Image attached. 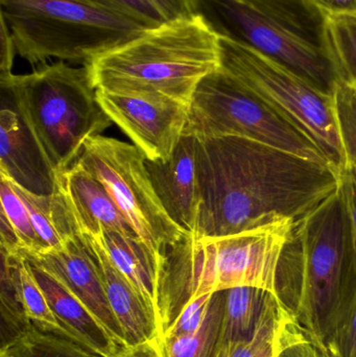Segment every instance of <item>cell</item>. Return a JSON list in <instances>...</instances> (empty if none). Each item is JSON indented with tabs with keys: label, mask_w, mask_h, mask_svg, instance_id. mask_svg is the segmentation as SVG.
<instances>
[{
	"label": "cell",
	"mask_w": 356,
	"mask_h": 357,
	"mask_svg": "<svg viewBox=\"0 0 356 357\" xmlns=\"http://www.w3.org/2000/svg\"><path fill=\"white\" fill-rule=\"evenodd\" d=\"M276 357H330L325 348L294 325Z\"/></svg>",
	"instance_id": "cell-33"
},
{
	"label": "cell",
	"mask_w": 356,
	"mask_h": 357,
	"mask_svg": "<svg viewBox=\"0 0 356 357\" xmlns=\"http://www.w3.org/2000/svg\"><path fill=\"white\" fill-rule=\"evenodd\" d=\"M0 317H1V346L10 345L33 324L27 319L19 299L12 268L8 256L1 252V275H0Z\"/></svg>",
	"instance_id": "cell-27"
},
{
	"label": "cell",
	"mask_w": 356,
	"mask_h": 357,
	"mask_svg": "<svg viewBox=\"0 0 356 357\" xmlns=\"http://www.w3.org/2000/svg\"><path fill=\"white\" fill-rule=\"evenodd\" d=\"M215 357H228V346H223Z\"/></svg>",
	"instance_id": "cell-39"
},
{
	"label": "cell",
	"mask_w": 356,
	"mask_h": 357,
	"mask_svg": "<svg viewBox=\"0 0 356 357\" xmlns=\"http://www.w3.org/2000/svg\"><path fill=\"white\" fill-rule=\"evenodd\" d=\"M0 86L56 176L77 160L88 139L112 126L86 66L46 63L25 75H0Z\"/></svg>",
	"instance_id": "cell-6"
},
{
	"label": "cell",
	"mask_w": 356,
	"mask_h": 357,
	"mask_svg": "<svg viewBox=\"0 0 356 357\" xmlns=\"http://www.w3.org/2000/svg\"><path fill=\"white\" fill-rule=\"evenodd\" d=\"M56 189L77 232L98 236L102 231H116L139 238L104 184L77 161L56 176Z\"/></svg>",
	"instance_id": "cell-13"
},
{
	"label": "cell",
	"mask_w": 356,
	"mask_h": 357,
	"mask_svg": "<svg viewBox=\"0 0 356 357\" xmlns=\"http://www.w3.org/2000/svg\"><path fill=\"white\" fill-rule=\"evenodd\" d=\"M98 102L113 123L148 160L165 161L184 136L189 105L161 96L96 90Z\"/></svg>",
	"instance_id": "cell-11"
},
{
	"label": "cell",
	"mask_w": 356,
	"mask_h": 357,
	"mask_svg": "<svg viewBox=\"0 0 356 357\" xmlns=\"http://www.w3.org/2000/svg\"><path fill=\"white\" fill-rule=\"evenodd\" d=\"M79 234L100 268L109 304L123 331L127 348L157 340L160 343V327L156 310L115 268L95 237L84 233Z\"/></svg>",
	"instance_id": "cell-15"
},
{
	"label": "cell",
	"mask_w": 356,
	"mask_h": 357,
	"mask_svg": "<svg viewBox=\"0 0 356 357\" xmlns=\"http://www.w3.org/2000/svg\"><path fill=\"white\" fill-rule=\"evenodd\" d=\"M184 135L198 139L226 136L247 138L328 165L338 172L307 133L221 67L209 73L196 87Z\"/></svg>",
	"instance_id": "cell-9"
},
{
	"label": "cell",
	"mask_w": 356,
	"mask_h": 357,
	"mask_svg": "<svg viewBox=\"0 0 356 357\" xmlns=\"http://www.w3.org/2000/svg\"><path fill=\"white\" fill-rule=\"evenodd\" d=\"M339 193L342 197L348 216L349 231L353 245V259L356 271V167L346 165L340 174Z\"/></svg>",
	"instance_id": "cell-32"
},
{
	"label": "cell",
	"mask_w": 356,
	"mask_h": 357,
	"mask_svg": "<svg viewBox=\"0 0 356 357\" xmlns=\"http://www.w3.org/2000/svg\"><path fill=\"white\" fill-rule=\"evenodd\" d=\"M167 20L192 16L189 0H153Z\"/></svg>",
	"instance_id": "cell-35"
},
{
	"label": "cell",
	"mask_w": 356,
	"mask_h": 357,
	"mask_svg": "<svg viewBox=\"0 0 356 357\" xmlns=\"http://www.w3.org/2000/svg\"><path fill=\"white\" fill-rule=\"evenodd\" d=\"M330 357H356V299L342 326L325 346Z\"/></svg>",
	"instance_id": "cell-31"
},
{
	"label": "cell",
	"mask_w": 356,
	"mask_h": 357,
	"mask_svg": "<svg viewBox=\"0 0 356 357\" xmlns=\"http://www.w3.org/2000/svg\"><path fill=\"white\" fill-rule=\"evenodd\" d=\"M17 54L33 68L49 59L83 66L148 26L90 0H0Z\"/></svg>",
	"instance_id": "cell-7"
},
{
	"label": "cell",
	"mask_w": 356,
	"mask_h": 357,
	"mask_svg": "<svg viewBox=\"0 0 356 357\" xmlns=\"http://www.w3.org/2000/svg\"><path fill=\"white\" fill-rule=\"evenodd\" d=\"M272 294L274 293L267 289L253 287L225 289L223 345L229 347L252 337Z\"/></svg>",
	"instance_id": "cell-20"
},
{
	"label": "cell",
	"mask_w": 356,
	"mask_h": 357,
	"mask_svg": "<svg viewBox=\"0 0 356 357\" xmlns=\"http://www.w3.org/2000/svg\"><path fill=\"white\" fill-rule=\"evenodd\" d=\"M8 347L13 357H105L72 340L39 331L33 325Z\"/></svg>",
	"instance_id": "cell-24"
},
{
	"label": "cell",
	"mask_w": 356,
	"mask_h": 357,
	"mask_svg": "<svg viewBox=\"0 0 356 357\" xmlns=\"http://www.w3.org/2000/svg\"><path fill=\"white\" fill-rule=\"evenodd\" d=\"M219 67L307 133L341 174L346 155L334 91L328 92L261 52L219 38Z\"/></svg>",
	"instance_id": "cell-8"
},
{
	"label": "cell",
	"mask_w": 356,
	"mask_h": 357,
	"mask_svg": "<svg viewBox=\"0 0 356 357\" xmlns=\"http://www.w3.org/2000/svg\"><path fill=\"white\" fill-rule=\"evenodd\" d=\"M219 38L252 48L321 89L338 82L328 43V14L311 0H189Z\"/></svg>",
	"instance_id": "cell-5"
},
{
	"label": "cell",
	"mask_w": 356,
	"mask_h": 357,
	"mask_svg": "<svg viewBox=\"0 0 356 357\" xmlns=\"http://www.w3.org/2000/svg\"><path fill=\"white\" fill-rule=\"evenodd\" d=\"M219 63V38L192 15L148 29L86 67L96 90L190 105L199 84Z\"/></svg>",
	"instance_id": "cell-3"
},
{
	"label": "cell",
	"mask_w": 356,
	"mask_h": 357,
	"mask_svg": "<svg viewBox=\"0 0 356 357\" xmlns=\"http://www.w3.org/2000/svg\"><path fill=\"white\" fill-rule=\"evenodd\" d=\"M121 357H163L160 343L157 341L148 342L135 347L125 348Z\"/></svg>",
	"instance_id": "cell-37"
},
{
	"label": "cell",
	"mask_w": 356,
	"mask_h": 357,
	"mask_svg": "<svg viewBox=\"0 0 356 357\" xmlns=\"http://www.w3.org/2000/svg\"><path fill=\"white\" fill-rule=\"evenodd\" d=\"M0 357H13L10 348L8 346L0 347Z\"/></svg>",
	"instance_id": "cell-38"
},
{
	"label": "cell",
	"mask_w": 356,
	"mask_h": 357,
	"mask_svg": "<svg viewBox=\"0 0 356 357\" xmlns=\"http://www.w3.org/2000/svg\"><path fill=\"white\" fill-rule=\"evenodd\" d=\"M146 165L165 211L192 236L200 206L196 137L184 135L171 158L165 161L146 159Z\"/></svg>",
	"instance_id": "cell-14"
},
{
	"label": "cell",
	"mask_w": 356,
	"mask_h": 357,
	"mask_svg": "<svg viewBox=\"0 0 356 357\" xmlns=\"http://www.w3.org/2000/svg\"><path fill=\"white\" fill-rule=\"evenodd\" d=\"M4 254L8 256L10 261L19 299L31 324L39 331L70 339L68 333L56 320L45 295L31 272V266L23 257L22 254L19 253L18 255L13 256Z\"/></svg>",
	"instance_id": "cell-23"
},
{
	"label": "cell",
	"mask_w": 356,
	"mask_h": 357,
	"mask_svg": "<svg viewBox=\"0 0 356 357\" xmlns=\"http://www.w3.org/2000/svg\"><path fill=\"white\" fill-rule=\"evenodd\" d=\"M296 224L276 222L198 241L189 236L176 245L167 254L159 294L161 337L182 308L201 296L238 287L275 294L280 258Z\"/></svg>",
	"instance_id": "cell-4"
},
{
	"label": "cell",
	"mask_w": 356,
	"mask_h": 357,
	"mask_svg": "<svg viewBox=\"0 0 356 357\" xmlns=\"http://www.w3.org/2000/svg\"><path fill=\"white\" fill-rule=\"evenodd\" d=\"M275 295L294 324L325 348L356 299L348 216L340 193L299 220L284 247Z\"/></svg>",
	"instance_id": "cell-2"
},
{
	"label": "cell",
	"mask_w": 356,
	"mask_h": 357,
	"mask_svg": "<svg viewBox=\"0 0 356 357\" xmlns=\"http://www.w3.org/2000/svg\"><path fill=\"white\" fill-rule=\"evenodd\" d=\"M146 159L134 144L98 135L86 142L77 161L104 184L138 237L167 262L169 252L190 235L165 211Z\"/></svg>",
	"instance_id": "cell-10"
},
{
	"label": "cell",
	"mask_w": 356,
	"mask_h": 357,
	"mask_svg": "<svg viewBox=\"0 0 356 357\" xmlns=\"http://www.w3.org/2000/svg\"><path fill=\"white\" fill-rule=\"evenodd\" d=\"M0 174L40 195L56 191V175L16 110L0 112Z\"/></svg>",
	"instance_id": "cell-16"
},
{
	"label": "cell",
	"mask_w": 356,
	"mask_h": 357,
	"mask_svg": "<svg viewBox=\"0 0 356 357\" xmlns=\"http://www.w3.org/2000/svg\"><path fill=\"white\" fill-rule=\"evenodd\" d=\"M334 100L346 165L356 167V84L339 79Z\"/></svg>",
	"instance_id": "cell-28"
},
{
	"label": "cell",
	"mask_w": 356,
	"mask_h": 357,
	"mask_svg": "<svg viewBox=\"0 0 356 357\" xmlns=\"http://www.w3.org/2000/svg\"><path fill=\"white\" fill-rule=\"evenodd\" d=\"M327 31L338 81L356 84V14L328 15Z\"/></svg>",
	"instance_id": "cell-26"
},
{
	"label": "cell",
	"mask_w": 356,
	"mask_h": 357,
	"mask_svg": "<svg viewBox=\"0 0 356 357\" xmlns=\"http://www.w3.org/2000/svg\"><path fill=\"white\" fill-rule=\"evenodd\" d=\"M90 1L123 13L144 23L148 29L159 26L169 21L153 0H90Z\"/></svg>",
	"instance_id": "cell-30"
},
{
	"label": "cell",
	"mask_w": 356,
	"mask_h": 357,
	"mask_svg": "<svg viewBox=\"0 0 356 357\" xmlns=\"http://www.w3.org/2000/svg\"><path fill=\"white\" fill-rule=\"evenodd\" d=\"M23 257L58 279L83 302L111 335L127 348L123 331L109 304L100 268L79 232L62 250Z\"/></svg>",
	"instance_id": "cell-12"
},
{
	"label": "cell",
	"mask_w": 356,
	"mask_h": 357,
	"mask_svg": "<svg viewBox=\"0 0 356 357\" xmlns=\"http://www.w3.org/2000/svg\"><path fill=\"white\" fill-rule=\"evenodd\" d=\"M294 325L275 294H272L254 335L230 345L228 357H276Z\"/></svg>",
	"instance_id": "cell-21"
},
{
	"label": "cell",
	"mask_w": 356,
	"mask_h": 357,
	"mask_svg": "<svg viewBox=\"0 0 356 357\" xmlns=\"http://www.w3.org/2000/svg\"><path fill=\"white\" fill-rule=\"evenodd\" d=\"M1 216L10 224L18 239L20 253L24 256H38L43 253V248L31 222L29 208L25 205L14 184L1 176L0 183Z\"/></svg>",
	"instance_id": "cell-25"
},
{
	"label": "cell",
	"mask_w": 356,
	"mask_h": 357,
	"mask_svg": "<svg viewBox=\"0 0 356 357\" xmlns=\"http://www.w3.org/2000/svg\"><path fill=\"white\" fill-rule=\"evenodd\" d=\"M200 206L194 241L298 222L340 188V174L247 139L196 138Z\"/></svg>",
	"instance_id": "cell-1"
},
{
	"label": "cell",
	"mask_w": 356,
	"mask_h": 357,
	"mask_svg": "<svg viewBox=\"0 0 356 357\" xmlns=\"http://www.w3.org/2000/svg\"><path fill=\"white\" fill-rule=\"evenodd\" d=\"M14 186L29 208L31 222L43 248L42 254L62 250L77 230L59 191L56 189L52 195H40L18 185Z\"/></svg>",
	"instance_id": "cell-19"
},
{
	"label": "cell",
	"mask_w": 356,
	"mask_h": 357,
	"mask_svg": "<svg viewBox=\"0 0 356 357\" xmlns=\"http://www.w3.org/2000/svg\"><path fill=\"white\" fill-rule=\"evenodd\" d=\"M328 15L356 14V0H311Z\"/></svg>",
	"instance_id": "cell-36"
},
{
	"label": "cell",
	"mask_w": 356,
	"mask_h": 357,
	"mask_svg": "<svg viewBox=\"0 0 356 357\" xmlns=\"http://www.w3.org/2000/svg\"><path fill=\"white\" fill-rule=\"evenodd\" d=\"M211 295L201 296L196 299L190 300L180 312L179 316L176 319L173 324L169 327V331L164 333L161 345L167 340L175 339V337H185V335H192L199 331L206 318L207 312H208L209 302H210Z\"/></svg>",
	"instance_id": "cell-29"
},
{
	"label": "cell",
	"mask_w": 356,
	"mask_h": 357,
	"mask_svg": "<svg viewBox=\"0 0 356 357\" xmlns=\"http://www.w3.org/2000/svg\"><path fill=\"white\" fill-rule=\"evenodd\" d=\"M93 237L102 245L115 268L138 289L157 314L167 262L159 258L141 239L116 231H102L98 236Z\"/></svg>",
	"instance_id": "cell-18"
},
{
	"label": "cell",
	"mask_w": 356,
	"mask_h": 357,
	"mask_svg": "<svg viewBox=\"0 0 356 357\" xmlns=\"http://www.w3.org/2000/svg\"><path fill=\"white\" fill-rule=\"evenodd\" d=\"M31 272L61 326L72 341L105 357H121L123 347L95 316L58 279L33 262Z\"/></svg>",
	"instance_id": "cell-17"
},
{
	"label": "cell",
	"mask_w": 356,
	"mask_h": 357,
	"mask_svg": "<svg viewBox=\"0 0 356 357\" xmlns=\"http://www.w3.org/2000/svg\"><path fill=\"white\" fill-rule=\"evenodd\" d=\"M17 54L16 45L13 39L10 27L1 17V29H0V75L13 73L15 56Z\"/></svg>",
	"instance_id": "cell-34"
},
{
	"label": "cell",
	"mask_w": 356,
	"mask_h": 357,
	"mask_svg": "<svg viewBox=\"0 0 356 357\" xmlns=\"http://www.w3.org/2000/svg\"><path fill=\"white\" fill-rule=\"evenodd\" d=\"M225 291L211 295L202 326L192 335L167 340L161 345L163 357H215L222 344Z\"/></svg>",
	"instance_id": "cell-22"
}]
</instances>
